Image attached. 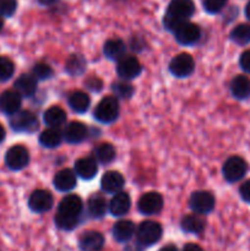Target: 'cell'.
<instances>
[{
    "mask_svg": "<svg viewBox=\"0 0 250 251\" xmlns=\"http://www.w3.org/2000/svg\"><path fill=\"white\" fill-rule=\"evenodd\" d=\"M195 5L193 0H172L163 17V25L169 31L175 32L189 17L193 16Z\"/></svg>",
    "mask_w": 250,
    "mask_h": 251,
    "instance_id": "6da1fadb",
    "label": "cell"
},
{
    "mask_svg": "<svg viewBox=\"0 0 250 251\" xmlns=\"http://www.w3.org/2000/svg\"><path fill=\"white\" fill-rule=\"evenodd\" d=\"M162 237V227L153 221H145L137 228V244L141 247H151L156 244Z\"/></svg>",
    "mask_w": 250,
    "mask_h": 251,
    "instance_id": "7a4b0ae2",
    "label": "cell"
},
{
    "mask_svg": "<svg viewBox=\"0 0 250 251\" xmlns=\"http://www.w3.org/2000/svg\"><path fill=\"white\" fill-rule=\"evenodd\" d=\"M119 117V103L115 97H105L98 103L95 118L103 124H110Z\"/></svg>",
    "mask_w": 250,
    "mask_h": 251,
    "instance_id": "3957f363",
    "label": "cell"
},
{
    "mask_svg": "<svg viewBox=\"0 0 250 251\" xmlns=\"http://www.w3.org/2000/svg\"><path fill=\"white\" fill-rule=\"evenodd\" d=\"M223 176L229 183L242 180L248 172V163L239 156H232L223 164Z\"/></svg>",
    "mask_w": 250,
    "mask_h": 251,
    "instance_id": "277c9868",
    "label": "cell"
},
{
    "mask_svg": "<svg viewBox=\"0 0 250 251\" xmlns=\"http://www.w3.org/2000/svg\"><path fill=\"white\" fill-rule=\"evenodd\" d=\"M10 126L17 132H33L38 129V120L29 110H19L10 118Z\"/></svg>",
    "mask_w": 250,
    "mask_h": 251,
    "instance_id": "5b68a950",
    "label": "cell"
},
{
    "mask_svg": "<svg viewBox=\"0 0 250 251\" xmlns=\"http://www.w3.org/2000/svg\"><path fill=\"white\" fill-rule=\"evenodd\" d=\"M5 163L12 171H21L29 163V153L26 147L15 145L5 154Z\"/></svg>",
    "mask_w": 250,
    "mask_h": 251,
    "instance_id": "8992f818",
    "label": "cell"
},
{
    "mask_svg": "<svg viewBox=\"0 0 250 251\" xmlns=\"http://www.w3.org/2000/svg\"><path fill=\"white\" fill-rule=\"evenodd\" d=\"M215 196L208 191H195L189 200L190 208L198 215H207L215 208Z\"/></svg>",
    "mask_w": 250,
    "mask_h": 251,
    "instance_id": "52a82bcc",
    "label": "cell"
},
{
    "mask_svg": "<svg viewBox=\"0 0 250 251\" xmlns=\"http://www.w3.org/2000/svg\"><path fill=\"white\" fill-rule=\"evenodd\" d=\"M195 61L193 56L188 53H181L172 59L169 64V71L176 77H188L194 73Z\"/></svg>",
    "mask_w": 250,
    "mask_h": 251,
    "instance_id": "ba28073f",
    "label": "cell"
},
{
    "mask_svg": "<svg viewBox=\"0 0 250 251\" xmlns=\"http://www.w3.org/2000/svg\"><path fill=\"white\" fill-rule=\"evenodd\" d=\"M137 207L145 216L157 215L163 208V199L158 193H146L140 198Z\"/></svg>",
    "mask_w": 250,
    "mask_h": 251,
    "instance_id": "9c48e42d",
    "label": "cell"
},
{
    "mask_svg": "<svg viewBox=\"0 0 250 251\" xmlns=\"http://www.w3.org/2000/svg\"><path fill=\"white\" fill-rule=\"evenodd\" d=\"M141 64L135 56H123L117 65V73L124 80H131L141 74Z\"/></svg>",
    "mask_w": 250,
    "mask_h": 251,
    "instance_id": "30bf717a",
    "label": "cell"
},
{
    "mask_svg": "<svg viewBox=\"0 0 250 251\" xmlns=\"http://www.w3.org/2000/svg\"><path fill=\"white\" fill-rule=\"evenodd\" d=\"M82 212V200L77 195H68L58 206V215L66 218H78Z\"/></svg>",
    "mask_w": 250,
    "mask_h": 251,
    "instance_id": "8fae6325",
    "label": "cell"
},
{
    "mask_svg": "<svg viewBox=\"0 0 250 251\" xmlns=\"http://www.w3.org/2000/svg\"><path fill=\"white\" fill-rule=\"evenodd\" d=\"M175 38L183 46H191L195 44L201 37V29L198 25L191 22H184L180 27H178L175 32Z\"/></svg>",
    "mask_w": 250,
    "mask_h": 251,
    "instance_id": "7c38bea8",
    "label": "cell"
},
{
    "mask_svg": "<svg viewBox=\"0 0 250 251\" xmlns=\"http://www.w3.org/2000/svg\"><path fill=\"white\" fill-rule=\"evenodd\" d=\"M53 196L47 190H36L29 196L28 206L33 212L44 213L53 207Z\"/></svg>",
    "mask_w": 250,
    "mask_h": 251,
    "instance_id": "4fadbf2b",
    "label": "cell"
},
{
    "mask_svg": "<svg viewBox=\"0 0 250 251\" xmlns=\"http://www.w3.org/2000/svg\"><path fill=\"white\" fill-rule=\"evenodd\" d=\"M21 108V96L16 91H5L0 95V110L6 115H14Z\"/></svg>",
    "mask_w": 250,
    "mask_h": 251,
    "instance_id": "5bb4252c",
    "label": "cell"
},
{
    "mask_svg": "<svg viewBox=\"0 0 250 251\" xmlns=\"http://www.w3.org/2000/svg\"><path fill=\"white\" fill-rule=\"evenodd\" d=\"M125 184V179L119 172L109 171L104 173L100 180V186L103 191L108 194H118L123 189Z\"/></svg>",
    "mask_w": 250,
    "mask_h": 251,
    "instance_id": "9a60e30c",
    "label": "cell"
},
{
    "mask_svg": "<svg viewBox=\"0 0 250 251\" xmlns=\"http://www.w3.org/2000/svg\"><path fill=\"white\" fill-rule=\"evenodd\" d=\"M78 245L82 251H100L104 245V238L100 232L88 230L81 235Z\"/></svg>",
    "mask_w": 250,
    "mask_h": 251,
    "instance_id": "2e32d148",
    "label": "cell"
},
{
    "mask_svg": "<svg viewBox=\"0 0 250 251\" xmlns=\"http://www.w3.org/2000/svg\"><path fill=\"white\" fill-rule=\"evenodd\" d=\"M130 206H131L130 196L126 193H118L110 200L108 208H109V212L114 217H122V216L126 215L129 212Z\"/></svg>",
    "mask_w": 250,
    "mask_h": 251,
    "instance_id": "e0dca14e",
    "label": "cell"
},
{
    "mask_svg": "<svg viewBox=\"0 0 250 251\" xmlns=\"http://www.w3.org/2000/svg\"><path fill=\"white\" fill-rule=\"evenodd\" d=\"M86 137H87V127L80 122L70 123L64 131V139L71 145L80 144Z\"/></svg>",
    "mask_w": 250,
    "mask_h": 251,
    "instance_id": "ac0fdd59",
    "label": "cell"
},
{
    "mask_svg": "<svg viewBox=\"0 0 250 251\" xmlns=\"http://www.w3.org/2000/svg\"><path fill=\"white\" fill-rule=\"evenodd\" d=\"M15 91L21 97H32L37 91V80L33 75L24 74L15 81Z\"/></svg>",
    "mask_w": 250,
    "mask_h": 251,
    "instance_id": "d6986e66",
    "label": "cell"
},
{
    "mask_svg": "<svg viewBox=\"0 0 250 251\" xmlns=\"http://www.w3.org/2000/svg\"><path fill=\"white\" fill-rule=\"evenodd\" d=\"M53 184L56 190L63 191V193L73 190L76 186L75 173L73 171H70V169H61L54 176Z\"/></svg>",
    "mask_w": 250,
    "mask_h": 251,
    "instance_id": "ffe728a7",
    "label": "cell"
},
{
    "mask_svg": "<svg viewBox=\"0 0 250 251\" xmlns=\"http://www.w3.org/2000/svg\"><path fill=\"white\" fill-rule=\"evenodd\" d=\"M230 92L237 100L250 97V78L245 75H238L230 82Z\"/></svg>",
    "mask_w": 250,
    "mask_h": 251,
    "instance_id": "44dd1931",
    "label": "cell"
},
{
    "mask_svg": "<svg viewBox=\"0 0 250 251\" xmlns=\"http://www.w3.org/2000/svg\"><path fill=\"white\" fill-rule=\"evenodd\" d=\"M43 120L47 126L59 129L61 125L65 124L66 113L63 108L58 107V105H53V107H50L44 112Z\"/></svg>",
    "mask_w": 250,
    "mask_h": 251,
    "instance_id": "7402d4cb",
    "label": "cell"
},
{
    "mask_svg": "<svg viewBox=\"0 0 250 251\" xmlns=\"http://www.w3.org/2000/svg\"><path fill=\"white\" fill-rule=\"evenodd\" d=\"M135 234V225L131 221H119L113 227V237L117 242L126 243L129 242Z\"/></svg>",
    "mask_w": 250,
    "mask_h": 251,
    "instance_id": "603a6c76",
    "label": "cell"
},
{
    "mask_svg": "<svg viewBox=\"0 0 250 251\" xmlns=\"http://www.w3.org/2000/svg\"><path fill=\"white\" fill-rule=\"evenodd\" d=\"M75 172L80 178L92 179L97 174L98 166L97 162L93 158H80L75 162Z\"/></svg>",
    "mask_w": 250,
    "mask_h": 251,
    "instance_id": "cb8c5ba5",
    "label": "cell"
},
{
    "mask_svg": "<svg viewBox=\"0 0 250 251\" xmlns=\"http://www.w3.org/2000/svg\"><path fill=\"white\" fill-rule=\"evenodd\" d=\"M125 50H126V47L125 43L122 39H109V41L105 42L104 48V55L107 56L110 60H117L119 61L123 56H125Z\"/></svg>",
    "mask_w": 250,
    "mask_h": 251,
    "instance_id": "d4e9b609",
    "label": "cell"
},
{
    "mask_svg": "<svg viewBox=\"0 0 250 251\" xmlns=\"http://www.w3.org/2000/svg\"><path fill=\"white\" fill-rule=\"evenodd\" d=\"M181 229L191 234H199L205 229V221L200 215H189L181 220Z\"/></svg>",
    "mask_w": 250,
    "mask_h": 251,
    "instance_id": "484cf974",
    "label": "cell"
},
{
    "mask_svg": "<svg viewBox=\"0 0 250 251\" xmlns=\"http://www.w3.org/2000/svg\"><path fill=\"white\" fill-rule=\"evenodd\" d=\"M91 100L82 91H76L69 97V105L76 113H85L90 108Z\"/></svg>",
    "mask_w": 250,
    "mask_h": 251,
    "instance_id": "4316f807",
    "label": "cell"
},
{
    "mask_svg": "<svg viewBox=\"0 0 250 251\" xmlns=\"http://www.w3.org/2000/svg\"><path fill=\"white\" fill-rule=\"evenodd\" d=\"M61 140H63V134L60 130L54 129V127L44 130L39 136V142L42 146L47 149H55L61 144Z\"/></svg>",
    "mask_w": 250,
    "mask_h": 251,
    "instance_id": "83f0119b",
    "label": "cell"
},
{
    "mask_svg": "<svg viewBox=\"0 0 250 251\" xmlns=\"http://www.w3.org/2000/svg\"><path fill=\"white\" fill-rule=\"evenodd\" d=\"M88 212L92 217L100 218L105 215V211H107L108 205L105 202V199L100 195H92L88 199L87 202Z\"/></svg>",
    "mask_w": 250,
    "mask_h": 251,
    "instance_id": "f1b7e54d",
    "label": "cell"
},
{
    "mask_svg": "<svg viewBox=\"0 0 250 251\" xmlns=\"http://www.w3.org/2000/svg\"><path fill=\"white\" fill-rule=\"evenodd\" d=\"M230 39L239 46L250 43V25L240 24L230 32Z\"/></svg>",
    "mask_w": 250,
    "mask_h": 251,
    "instance_id": "f546056e",
    "label": "cell"
},
{
    "mask_svg": "<svg viewBox=\"0 0 250 251\" xmlns=\"http://www.w3.org/2000/svg\"><path fill=\"white\" fill-rule=\"evenodd\" d=\"M95 157L98 162L108 164L114 161L115 149L110 144H102L95 150Z\"/></svg>",
    "mask_w": 250,
    "mask_h": 251,
    "instance_id": "4dcf8cb0",
    "label": "cell"
},
{
    "mask_svg": "<svg viewBox=\"0 0 250 251\" xmlns=\"http://www.w3.org/2000/svg\"><path fill=\"white\" fill-rule=\"evenodd\" d=\"M86 61L82 56L73 55L66 63V70L70 75H80L85 71Z\"/></svg>",
    "mask_w": 250,
    "mask_h": 251,
    "instance_id": "1f68e13d",
    "label": "cell"
},
{
    "mask_svg": "<svg viewBox=\"0 0 250 251\" xmlns=\"http://www.w3.org/2000/svg\"><path fill=\"white\" fill-rule=\"evenodd\" d=\"M15 73V65L6 56H0V81L10 80Z\"/></svg>",
    "mask_w": 250,
    "mask_h": 251,
    "instance_id": "d6a6232c",
    "label": "cell"
},
{
    "mask_svg": "<svg viewBox=\"0 0 250 251\" xmlns=\"http://www.w3.org/2000/svg\"><path fill=\"white\" fill-rule=\"evenodd\" d=\"M32 75L36 77V80H48L53 76V70L47 64L38 63L32 69Z\"/></svg>",
    "mask_w": 250,
    "mask_h": 251,
    "instance_id": "836d02e7",
    "label": "cell"
},
{
    "mask_svg": "<svg viewBox=\"0 0 250 251\" xmlns=\"http://www.w3.org/2000/svg\"><path fill=\"white\" fill-rule=\"evenodd\" d=\"M112 90L119 98H130L134 93V88L131 85L125 82H115L113 83Z\"/></svg>",
    "mask_w": 250,
    "mask_h": 251,
    "instance_id": "e575fe53",
    "label": "cell"
},
{
    "mask_svg": "<svg viewBox=\"0 0 250 251\" xmlns=\"http://www.w3.org/2000/svg\"><path fill=\"white\" fill-rule=\"evenodd\" d=\"M55 223L60 229L63 230H73L74 228L77 227L78 225V218H66L61 217V216L56 215Z\"/></svg>",
    "mask_w": 250,
    "mask_h": 251,
    "instance_id": "d590c367",
    "label": "cell"
},
{
    "mask_svg": "<svg viewBox=\"0 0 250 251\" xmlns=\"http://www.w3.org/2000/svg\"><path fill=\"white\" fill-rule=\"evenodd\" d=\"M228 0H203V7L208 14H217L222 11Z\"/></svg>",
    "mask_w": 250,
    "mask_h": 251,
    "instance_id": "8d00e7d4",
    "label": "cell"
},
{
    "mask_svg": "<svg viewBox=\"0 0 250 251\" xmlns=\"http://www.w3.org/2000/svg\"><path fill=\"white\" fill-rule=\"evenodd\" d=\"M17 1L16 0H0V15L1 16H12L16 11Z\"/></svg>",
    "mask_w": 250,
    "mask_h": 251,
    "instance_id": "74e56055",
    "label": "cell"
},
{
    "mask_svg": "<svg viewBox=\"0 0 250 251\" xmlns=\"http://www.w3.org/2000/svg\"><path fill=\"white\" fill-rule=\"evenodd\" d=\"M239 65L245 73L250 74V50H245L239 58Z\"/></svg>",
    "mask_w": 250,
    "mask_h": 251,
    "instance_id": "f35d334b",
    "label": "cell"
},
{
    "mask_svg": "<svg viewBox=\"0 0 250 251\" xmlns=\"http://www.w3.org/2000/svg\"><path fill=\"white\" fill-rule=\"evenodd\" d=\"M239 193L243 200H244L245 202L250 203V180L245 181V183L240 186Z\"/></svg>",
    "mask_w": 250,
    "mask_h": 251,
    "instance_id": "ab89813d",
    "label": "cell"
},
{
    "mask_svg": "<svg viewBox=\"0 0 250 251\" xmlns=\"http://www.w3.org/2000/svg\"><path fill=\"white\" fill-rule=\"evenodd\" d=\"M86 85L88 86V88L92 91H100L102 88V81L98 77H92L90 80H87Z\"/></svg>",
    "mask_w": 250,
    "mask_h": 251,
    "instance_id": "60d3db41",
    "label": "cell"
},
{
    "mask_svg": "<svg viewBox=\"0 0 250 251\" xmlns=\"http://www.w3.org/2000/svg\"><path fill=\"white\" fill-rule=\"evenodd\" d=\"M183 251H203L201 247H199L198 244H193V243H189L185 247L183 248Z\"/></svg>",
    "mask_w": 250,
    "mask_h": 251,
    "instance_id": "b9f144b4",
    "label": "cell"
},
{
    "mask_svg": "<svg viewBox=\"0 0 250 251\" xmlns=\"http://www.w3.org/2000/svg\"><path fill=\"white\" fill-rule=\"evenodd\" d=\"M56 1H59V0H38L39 4L42 5H53L55 4Z\"/></svg>",
    "mask_w": 250,
    "mask_h": 251,
    "instance_id": "7bdbcfd3",
    "label": "cell"
},
{
    "mask_svg": "<svg viewBox=\"0 0 250 251\" xmlns=\"http://www.w3.org/2000/svg\"><path fill=\"white\" fill-rule=\"evenodd\" d=\"M159 251H178V249L174 245H166V247L162 248Z\"/></svg>",
    "mask_w": 250,
    "mask_h": 251,
    "instance_id": "ee69618b",
    "label": "cell"
},
{
    "mask_svg": "<svg viewBox=\"0 0 250 251\" xmlns=\"http://www.w3.org/2000/svg\"><path fill=\"white\" fill-rule=\"evenodd\" d=\"M245 16H247V19L250 21V1L248 2L247 6H245Z\"/></svg>",
    "mask_w": 250,
    "mask_h": 251,
    "instance_id": "f6af8a7d",
    "label": "cell"
},
{
    "mask_svg": "<svg viewBox=\"0 0 250 251\" xmlns=\"http://www.w3.org/2000/svg\"><path fill=\"white\" fill-rule=\"evenodd\" d=\"M4 139H5V129L0 125V142L4 141Z\"/></svg>",
    "mask_w": 250,
    "mask_h": 251,
    "instance_id": "bcb514c9",
    "label": "cell"
},
{
    "mask_svg": "<svg viewBox=\"0 0 250 251\" xmlns=\"http://www.w3.org/2000/svg\"><path fill=\"white\" fill-rule=\"evenodd\" d=\"M2 26H4V21H2V19L0 17V31L2 29Z\"/></svg>",
    "mask_w": 250,
    "mask_h": 251,
    "instance_id": "7dc6e473",
    "label": "cell"
}]
</instances>
